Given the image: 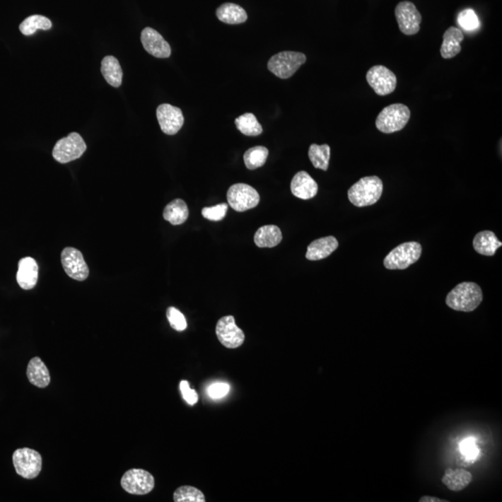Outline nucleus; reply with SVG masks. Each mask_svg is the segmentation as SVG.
Here are the masks:
<instances>
[{
    "label": "nucleus",
    "instance_id": "obj_1",
    "mask_svg": "<svg viewBox=\"0 0 502 502\" xmlns=\"http://www.w3.org/2000/svg\"><path fill=\"white\" fill-rule=\"evenodd\" d=\"M483 298L482 289L477 283L463 282L448 294L445 303L455 311L469 313L478 308Z\"/></svg>",
    "mask_w": 502,
    "mask_h": 502
},
{
    "label": "nucleus",
    "instance_id": "obj_2",
    "mask_svg": "<svg viewBox=\"0 0 502 502\" xmlns=\"http://www.w3.org/2000/svg\"><path fill=\"white\" fill-rule=\"evenodd\" d=\"M383 184L377 176L360 179L348 191L350 202L358 208L374 205L382 197Z\"/></svg>",
    "mask_w": 502,
    "mask_h": 502
},
{
    "label": "nucleus",
    "instance_id": "obj_3",
    "mask_svg": "<svg viewBox=\"0 0 502 502\" xmlns=\"http://www.w3.org/2000/svg\"><path fill=\"white\" fill-rule=\"evenodd\" d=\"M410 110L403 103H394L383 108L376 119V127L386 134L402 131L409 123Z\"/></svg>",
    "mask_w": 502,
    "mask_h": 502
},
{
    "label": "nucleus",
    "instance_id": "obj_4",
    "mask_svg": "<svg viewBox=\"0 0 502 502\" xmlns=\"http://www.w3.org/2000/svg\"><path fill=\"white\" fill-rule=\"evenodd\" d=\"M306 56L301 52H282L272 56L268 62V69L277 78H291L299 68L305 64Z\"/></svg>",
    "mask_w": 502,
    "mask_h": 502
},
{
    "label": "nucleus",
    "instance_id": "obj_5",
    "mask_svg": "<svg viewBox=\"0 0 502 502\" xmlns=\"http://www.w3.org/2000/svg\"><path fill=\"white\" fill-rule=\"evenodd\" d=\"M422 247L417 242H406L392 250L385 257V267L389 270H404L421 258Z\"/></svg>",
    "mask_w": 502,
    "mask_h": 502
},
{
    "label": "nucleus",
    "instance_id": "obj_6",
    "mask_svg": "<svg viewBox=\"0 0 502 502\" xmlns=\"http://www.w3.org/2000/svg\"><path fill=\"white\" fill-rule=\"evenodd\" d=\"M86 150L87 146L83 138L76 132H72L56 143L52 156L59 163L66 164L81 158Z\"/></svg>",
    "mask_w": 502,
    "mask_h": 502
},
{
    "label": "nucleus",
    "instance_id": "obj_7",
    "mask_svg": "<svg viewBox=\"0 0 502 502\" xmlns=\"http://www.w3.org/2000/svg\"><path fill=\"white\" fill-rule=\"evenodd\" d=\"M13 462L17 474L25 479H34L42 469L41 455L31 448L17 450L13 453Z\"/></svg>",
    "mask_w": 502,
    "mask_h": 502
},
{
    "label": "nucleus",
    "instance_id": "obj_8",
    "mask_svg": "<svg viewBox=\"0 0 502 502\" xmlns=\"http://www.w3.org/2000/svg\"><path fill=\"white\" fill-rule=\"evenodd\" d=\"M229 206L238 212H244L259 205V194L250 185L236 184L227 192Z\"/></svg>",
    "mask_w": 502,
    "mask_h": 502
},
{
    "label": "nucleus",
    "instance_id": "obj_9",
    "mask_svg": "<svg viewBox=\"0 0 502 502\" xmlns=\"http://www.w3.org/2000/svg\"><path fill=\"white\" fill-rule=\"evenodd\" d=\"M121 486L129 494L146 495L155 487V478L146 469H132L124 474Z\"/></svg>",
    "mask_w": 502,
    "mask_h": 502
},
{
    "label": "nucleus",
    "instance_id": "obj_10",
    "mask_svg": "<svg viewBox=\"0 0 502 502\" xmlns=\"http://www.w3.org/2000/svg\"><path fill=\"white\" fill-rule=\"evenodd\" d=\"M395 14L402 33L406 35L419 33L422 17L414 3L410 1L398 3Z\"/></svg>",
    "mask_w": 502,
    "mask_h": 502
},
{
    "label": "nucleus",
    "instance_id": "obj_11",
    "mask_svg": "<svg viewBox=\"0 0 502 502\" xmlns=\"http://www.w3.org/2000/svg\"><path fill=\"white\" fill-rule=\"evenodd\" d=\"M367 81L380 96H386L394 93L397 85V76L383 66L371 67L367 73Z\"/></svg>",
    "mask_w": 502,
    "mask_h": 502
},
{
    "label": "nucleus",
    "instance_id": "obj_12",
    "mask_svg": "<svg viewBox=\"0 0 502 502\" xmlns=\"http://www.w3.org/2000/svg\"><path fill=\"white\" fill-rule=\"evenodd\" d=\"M216 335L218 342L228 349H236L245 342V333L236 326L235 317L232 315L221 317L218 321Z\"/></svg>",
    "mask_w": 502,
    "mask_h": 502
},
{
    "label": "nucleus",
    "instance_id": "obj_13",
    "mask_svg": "<svg viewBox=\"0 0 502 502\" xmlns=\"http://www.w3.org/2000/svg\"><path fill=\"white\" fill-rule=\"evenodd\" d=\"M61 259L64 271L71 279L76 281H84L88 279L90 270L81 251L66 247L62 252Z\"/></svg>",
    "mask_w": 502,
    "mask_h": 502
},
{
    "label": "nucleus",
    "instance_id": "obj_14",
    "mask_svg": "<svg viewBox=\"0 0 502 502\" xmlns=\"http://www.w3.org/2000/svg\"><path fill=\"white\" fill-rule=\"evenodd\" d=\"M156 117L161 131L167 135L178 134L180 129L184 126L185 117L181 109L168 103H163L158 106L156 109Z\"/></svg>",
    "mask_w": 502,
    "mask_h": 502
},
{
    "label": "nucleus",
    "instance_id": "obj_15",
    "mask_svg": "<svg viewBox=\"0 0 502 502\" xmlns=\"http://www.w3.org/2000/svg\"><path fill=\"white\" fill-rule=\"evenodd\" d=\"M141 41L144 49L153 57L166 59L171 55L170 44L155 29L144 28L141 31Z\"/></svg>",
    "mask_w": 502,
    "mask_h": 502
},
{
    "label": "nucleus",
    "instance_id": "obj_16",
    "mask_svg": "<svg viewBox=\"0 0 502 502\" xmlns=\"http://www.w3.org/2000/svg\"><path fill=\"white\" fill-rule=\"evenodd\" d=\"M291 193L298 199L308 200L317 194L318 185L306 171L295 174L291 185Z\"/></svg>",
    "mask_w": 502,
    "mask_h": 502
},
{
    "label": "nucleus",
    "instance_id": "obj_17",
    "mask_svg": "<svg viewBox=\"0 0 502 502\" xmlns=\"http://www.w3.org/2000/svg\"><path fill=\"white\" fill-rule=\"evenodd\" d=\"M17 282L23 289L34 288L38 279V265L31 257H25L18 264Z\"/></svg>",
    "mask_w": 502,
    "mask_h": 502
},
{
    "label": "nucleus",
    "instance_id": "obj_18",
    "mask_svg": "<svg viewBox=\"0 0 502 502\" xmlns=\"http://www.w3.org/2000/svg\"><path fill=\"white\" fill-rule=\"evenodd\" d=\"M339 242L334 236H326L313 241L307 247L306 259L309 261H320L332 255L338 249Z\"/></svg>",
    "mask_w": 502,
    "mask_h": 502
},
{
    "label": "nucleus",
    "instance_id": "obj_19",
    "mask_svg": "<svg viewBox=\"0 0 502 502\" xmlns=\"http://www.w3.org/2000/svg\"><path fill=\"white\" fill-rule=\"evenodd\" d=\"M465 40V35L460 28L451 26L444 33L441 46V56L444 59H452L457 56L462 50L460 43Z\"/></svg>",
    "mask_w": 502,
    "mask_h": 502
},
{
    "label": "nucleus",
    "instance_id": "obj_20",
    "mask_svg": "<svg viewBox=\"0 0 502 502\" xmlns=\"http://www.w3.org/2000/svg\"><path fill=\"white\" fill-rule=\"evenodd\" d=\"M472 480L471 472L466 469L448 468L442 478V483L451 491L459 492L466 489L471 484Z\"/></svg>",
    "mask_w": 502,
    "mask_h": 502
},
{
    "label": "nucleus",
    "instance_id": "obj_21",
    "mask_svg": "<svg viewBox=\"0 0 502 502\" xmlns=\"http://www.w3.org/2000/svg\"><path fill=\"white\" fill-rule=\"evenodd\" d=\"M218 19L227 25H240L247 20V11L235 3H224L217 8Z\"/></svg>",
    "mask_w": 502,
    "mask_h": 502
},
{
    "label": "nucleus",
    "instance_id": "obj_22",
    "mask_svg": "<svg viewBox=\"0 0 502 502\" xmlns=\"http://www.w3.org/2000/svg\"><path fill=\"white\" fill-rule=\"evenodd\" d=\"M26 374L29 382L38 388H46L50 383L49 369L40 357H34L31 359Z\"/></svg>",
    "mask_w": 502,
    "mask_h": 502
},
{
    "label": "nucleus",
    "instance_id": "obj_23",
    "mask_svg": "<svg viewBox=\"0 0 502 502\" xmlns=\"http://www.w3.org/2000/svg\"><path fill=\"white\" fill-rule=\"evenodd\" d=\"M103 78L112 87L119 88L123 81V70L119 62L114 56H105L100 66Z\"/></svg>",
    "mask_w": 502,
    "mask_h": 502
},
{
    "label": "nucleus",
    "instance_id": "obj_24",
    "mask_svg": "<svg viewBox=\"0 0 502 502\" xmlns=\"http://www.w3.org/2000/svg\"><path fill=\"white\" fill-rule=\"evenodd\" d=\"M474 249L484 256H494L496 251L502 246L497 236L491 231L478 233L474 238Z\"/></svg>",
    "mask_w": 502,
    "mask_h": 502
},
{
    "label": "nucleus",
    "instance_id": "obj_25",
    "mask_svg": "<svg viewBox=\"0 0 502 502\" xmlns=\"http://www.w3.org/2000/svg\"><path fill=\"white\" fill-rule=\"evenodd\" d=\"M282 233L276 226H264L254 235V242L259 247H274L282 241Z\"/></svg>",
    "mask_w": 502,
    "mask_h": 502
},
{
    "label": "nucleus",
    "instance_id": "obj_26",
    "mask_svg": "<svg viewBox=\"0 0 502 502\" xmlns=\"http://www.w3.org/2000/svg\"><path fill=\"white\" fill-rule=\"evenodd\" d=\"M189 209L182 199H175L168 204L164 209L163 217L173 226H180L187 221Z\"/></svg>",
    "mask_w": 502,
    "mask_h": 502
},
{
    "label": "nucleus",
    "instance_id": "obj_27",
    "mask_svg": "<svg viewBox=\"0 0 502 502\" xmlns=\"http://www.w3.org/2000/svg\"><path fill=\"white\" fill-rule=\"evenodd\" d=\"M235 126L242 134L255 137L262 134V127L255 116L251 113H246L236 118Z\"/></svg>",
    "mask_w": 502,
    "mask_h": 502
},
{
    "label": "nucleus",
    "instance_id": "obj_28",
    "mask_svg": "<svg viewBox=\"0 0 502 502\" xmlns=\"http://www.w3.org/2000/svg\"><path fill=\"white\" fill-rule=\"evenodd\" d=\"M309 158L312 164L315 168H319L324 171H327L329 168L330 158V147L327 144L318 146V144H312L309 148Z\"/></svg>",
    "mask_w": 502,
    "mask_h": 502
},
{
    "label": "nucleus",
    "instance_id": "obj_29",
    "mask_svg": "<svg viewBox=\"0 0 502 502\" xmlns=\"http://www.w3.org/2000/svg\"><path fill=\"white\" fill-rule=\"evenodd\" d=\"M52 28V21L42 16H32L26 18L20 25V31L23 35H32L40 29V30H49Z\"/></svg>",
    "mask_w": 502,
    "mask_h": 502
},
{
    "label": "nucleus",
    "instance_id": "obj_30",
    "mask_svg": "<svg viewBox=\"0 0 502 502\" xmlns=\"http://www.w3.org/2000/svg\"><path fill=\"white\" fill-rule=\"evenodd\" d=\"M269 151L264 146H255L244 153V162L249 170H253L267 163Z\"/></svg>",
    "mask_w": 502,
    "mask_h": 502
},
{
    "label": "nucleus",
    "instance_id": "obj_31",
    "mask_svg": "<svg viewBox=\"0 0 502 502\" xmlns=\"http://www.w3.org/2000/svg\"><path fill=\"white\" fill-rule=\"evenodd\" d=\"M175 502H205V495L196 487L184 486L175 490L173 494Z\"/></svg>",
    "mask_w": 502,
    "mask_h": 502
},
{
    "label": "nucleus",
    "instance_id": "obj_32",
    "mask_svg": "<svg viewBox=\"0 0 502 502\" xmlns=\"http://www.w3.org/2000/svg\"><path fill=\"white\" fill-rule=\"evenodd\" d=\"M167 317L171 327L177 330V332H184L187 327V322H186L185 315L175 307L168 308Z\"/></svg>",
    "mask_w": 502,
    "mask_h": 502
},
{
    "label": "nucleus",
    "instance_id": "obj_33",
    "mask_svg": "<svg viewBox=\"0 0 502 502\" xmlns=\"http://www.w3.org/2000/svg\"><path fill=\"white\" fill-rule=\"evenodd\" d=\"M457 22L465 30L472 31L475 30L479 26V20L477 13L472 10H465L459 14Z\"/></svg>",
    "mask_w": 502,
    "mask_h": 502
},
{
    "label": "nucleus",
    "instance_id": "obj_34",
    "mask_svg": "<svg viewBox=\"0 0 502 502\" xmlns=\"http://www.w3.org/2000/svg\"><path fill=\"white\" fill-rule=\"evenodd\" d=\"M228 211V205L226 203L218 204L209 208L202 209L203 217L211 221H218L223 220Z\"/></svg>",
    "mask_w": 502,
    "mask_h": 502
},
{
    "label": "nucleus",
    "instance_id": "obj_35",
    "mask_svg": "<svg viewBox=\"0 0 502 502\" xmlns=\"http://www.w3.org/2000/svg\"><path fill=\"white\" fill-rule=\"evenodd\" d=\"M180 390H181L182 397L191 406H194L199 401V395L194 390L190 388V385L187 380H182L180 383Z\"/></svg>",
    "mask_w": 502,
    "mask_h": 502
},
{
    "label": "nucleus",
    "instance_id": "obj_36",
    "mask_svg": "<svg viewBox=\"0 0 502 502\" xmlns=\"http://www.w3.org/2000/svg\"><path fill=\"white\" fill-rule=\"evenodd\" d=\"M229 391L230 386L227 383H214L208 389L209 397L214 399H220V398L226 397Z\"/></svg>",
    "mask_w": 502,
    "mask_h": 502
},
{
    "label": "nucleus",
    "instance_id": "obj_37",
    "mask_svg": "<svg viewBox=\"0 0 502 502\" xmlns=\"http://www.w3.org/2000/svg\"><path fill=\"white\" fill-rule=\"evenodd\" d=\"M463 451H465L466 456L472 457V459L475 457V454H477V452L471 441H466L465 443V445H463Z\"/></svg>",
    "mask_w": 502,
    "mask_h": 502
},
{
    "label": "nucleus",
    "instance_id": "obj_38",
    "mask_svg": "<svg viewBox=\"0 0 502 502\" xmlns=\"http://www.w3.org/2000/svg\"><path fill=\"white\" fill-rule=\"evenodd\" d=\"M419 502H448V501L441 500V498L431 497V496H424L421 497Z\"/></svg>",
    "mask_w": 502,
    "mask_h": 502
}]
</instances>
